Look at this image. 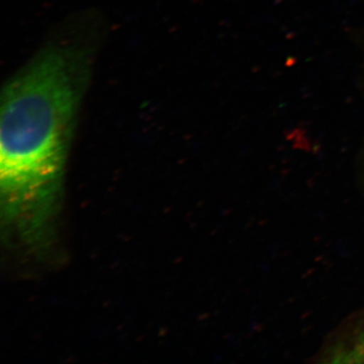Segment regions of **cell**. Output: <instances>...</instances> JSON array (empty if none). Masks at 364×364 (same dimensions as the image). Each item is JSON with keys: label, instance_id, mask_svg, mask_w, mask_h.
<instances>
[{"label": "cell", "instance_id": "cell-1", "mask_svg": "<svg viewBox=\"0 0 364 364\" xmlns=\"http://www.w3.org/2000/svg\"><path fill=\"white\" fill-rule=\"evenodd\" d=\"M85 77L82 57L56 48L7 83L0 121L4 176L30 188H46L63 177Z\"/></svg>", "mask_w": 364, "mask_h": 364}]
</instances>
